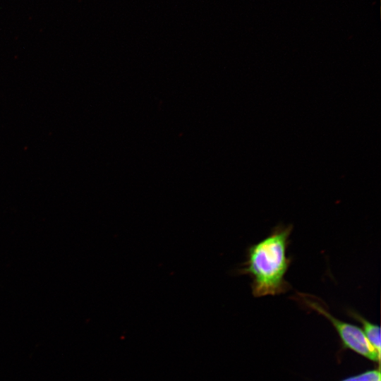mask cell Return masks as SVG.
<instances>
[{
    "mask_svg": "<svg viewBox=\"0 0 381 381\" xmlns=\"http://www.w3.org/2000/svg\"><path fill=\"white\" fill-rule=\"evenodd\" d=\"M292 230L291 224H279L268 236L248 248L239 273L251 279L253 296H275L290 289L285 276L291 262L287 249Z\"/></svg>",
    "mask_w": 381,
    "mask_h": 381,
    "instance_id": "obj_1",
    "label": "cell"
},
{
    "mask_svg": "<svg viewBox=\"0 0 381 381\" xmlns=\"http://www.w3.org/2000/svg\"><path fill=\"white\" fill-rule=\"evenodd\" d=\"M298 300L305 307L312 309L326 318L335 328L343 346L361 356L380 363V352L368 341L363 330L358 326L341 321L334 317L323 304L307 294H298Z\"/></svg>",
    "mask_w": 381,
    "mask_h": 381,
    "instance_id": "obj_2",
    "label": "cell"
},
{
    "mask_svg": "<svg viewBox=\"0 0 381 381\" xmlns=\"http://www.w3.org/2000/svg\"><path fill=\"white\" fill-rule=\"evenodd\" d=\"M348 314L362 325V330L370 344L380 352V328L379 325L369 322L353 310H349Z\"/></svg>",
    "mask_w": 381,
    "mask_h": 381,
    "instance_id": "obj_3",
    "label": "cell"
},
{
    "mask_svg": "<svg viewBox=\"0 0 381 381\" xmlns=\"http://www.w3.org/2000/svg\"><path fill=\"white\" fill-rule=\"evenodd\" d=\"M339 381H381L380 368L368 370L358 375L350 376Z\"/></svg>",
    "mask_w": 381,
    "mask_h": 381,
    "instance_id": "obj_4",
    "label": "cell"
}]
</instances>
